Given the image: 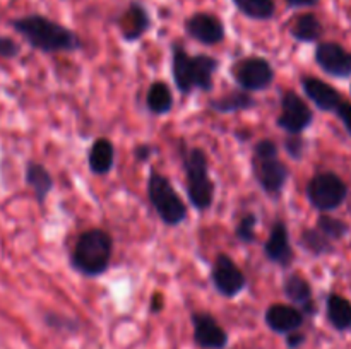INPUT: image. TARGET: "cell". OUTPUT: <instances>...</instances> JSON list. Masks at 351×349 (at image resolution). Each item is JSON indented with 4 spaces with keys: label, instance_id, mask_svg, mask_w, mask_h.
I'll return each instance as SVG.
<instances>
[{
    "label": "cell",
    "instance_id": "6da1fadb",
    "mask_svg": "<svg viewBox=\"0 0 351 349\" xmlns=\"http://www.w3.org/2000/svg\"><path fill=\"white\" fill-rule=\"evenodd\" d=\"M10 27L41 53H74L82 48V41L75 31L43 14H26L10 19Z\"/></svg>",
    "mask_w": 351,
    "mask_h": 349
},
{
    "label": "cell",
    "instance_id": "7a4b0ae2",
    "mask_svg": "<svg viewBox=\"0 0 351 349\" xmlns=\"http://www.w3.org/2000/svg\"><path fill=\"white\" fill-rule=\"evenodd\" d=\"M171 50V77L178 92L184 96L194 91L209 92L215 88V74L219 70V60L211 55H189L180 41H173Z\"/></svg>",
    "mask_w": 351,
    "mask_h": 349
},
{
    "label": "cell",
    "instance_id": "3957f363",
    "mask_svg": "<svg viewBox=\"0 0 351 349\" xmlns=\"http://www.w3.org/2000/svg\"><path fill=\"white\" fill-rule=\"evenodd\" d=\"M182 166L187 183V197L195 211H208L215 202L216 183L209 171V157L202 147L187 146L184 139L178 140Z\"/></svg>",
    "mask_w": 351,
    "mask_h": 349
},
{
    "label": "cell",
    "instance_id": "277c9868",
    "mask_svg": "<svg viewBox=\"0 0 351 349\" xmlns=\"http://www.w3.org/2000/svg\"><path fill=\"white\" fill-rule=\"evenodd\" d=\"M113 238L106 229L89 228L75 240L71 253V266L84 277H99L110 269Z\"/></svg>",
    "mask_w": 351,
    "mask_h": 349
},
{
    "label": "cell",
    "instance_id": "5b68a950",
    "mask_svg": "<svg viewBox=\"0 0 351 349\" xmlns=\"http://www.w3.org/2000/svg\"><path fill=\"white\" fill-rule=\"evenodd\" d=\"M147 198L161 222L167 226H178L187 219V204L173 188L171 181L156 170L149 171L147 178Z\"/></svg>",
    "mask_w": 351,
    "mask_h": 349
},
{
    "label": "cell",
    "instance_id": "8992f818",
    "mask_svg": "<svg viewBox=\"0 0 351 349\" xmlns=\"http://www.w3.org/2000/svg\"><path fill=\"white\" fill-rule=\"evenodd\" d=\"M305 194L315 211L331 212L345 204L348 185L335 171H321L308 180Z\"/></svg>",
    "mask_w": 351,
    "mask_h": 349
},
{
    "label": "cell",
    "instance_id": "52a82bcc",
    "mask_svg": "<svg viewBox=\"0 0 351 349\" xmlns=\"http://www.w3.org/2000/svg\"><path fill=\"white\" fill-rule=\"evenodd\" d=\"M232 74L240 89L247 92L266 91L273 86L274 79H276L274 67L264 57L242 58L233 65Z\"/></svg>",
    "mask_w": 351,
    "mask_h": 349
},
{
    "label": "cell",
    "instance_id": "ba28073f",
    "mask_svg": "<svg viewBox=\"0 0 351 349\" xmlns=\"http://www.w3.org/2000/svg\"><path fill=\"white\" fill-rule=\"evenodd\" d=\"M211 283L216 293L221 294L223 298L233 300L245 291L247 277L228 253L219 252L215 257L211 267Z\"/></svg>",
    "mask_w": 351,
    "mask_h": 349
},
{
    "label": "cell",
    "instance_id": "9c48e42d",
    "mask_svg": "<svg viewBox=\"0 0 351 349\" xmlns=\"http://www.w3.org/2000/svg\"><path fill=\"white\" fill-rule=\"evenodd\" d=\"M314 122V112L300 94L288 89L281 92V112L276 125L285 133H304Z\"/></svg>",
    "mask_w": 351,
    "mask_h": 349
},
{
    "label": "cell",
    "instance_id": "30bf717a",
    "mask_svg": "<svg viewBox=\"0 0 351 349\" xmlns=\"http://www.w3.org/2000/svg\"><path fill=\"white\" fill-rule=\"evenodd\" d=\"M250 166H252L254 180L263 188L264 194L269 197H280L288 178H290V168L280 159V156H252Z\"/></svg>",
    "mask_w": 351,
    "mask_h": 349
},
{
    "label": "cell",
    "instance_id": "8fae6325",
    "mask_svg": "<svg viewBox=\"0 0 351 349\" xmlns=\"http://www.w3.org/2000/svg\"><path fill=\"white\" fill-rule=\"evenodd\" d=\"M184 31L191 40L206 44V47H215V44L221 43L226 36L223 21L209 12H195L189 16L184 23Z\"/></svg>",
    "mask_w": 351,
    "mask_h": 349
},
{
    "label": "cell",
    "instance_id": "7c38bea8",
    "mask_svg": "<svg viewBox=\"0 0 351 349\" xmlns=\"http://www.w3.org/2000/svg\"><path fill=\"white\" fill-rule=\"evenodd\" d=\"M192 327H194V342L201 349H226L230 337L228 332L221 327L218 320L209 311H192Z\"/></svg>",
    "mask_w": 351,
    "mask_h": 349
},
{
    "label": "cell",
    "instance_id": "4fadbf2b",
    "mask_svg": "<svg viewBox=\"0 0 351 349\" xmlns=\"http://www.w3.org/2000/svg\"><path fill=\"white\" fill-rule=\"evenodd\" d=\"M315 64L336 79L351 77V51L335 41H322L315 48Z\"/></svg>",
    "mask_w": 351,
    "mask_h": 349
},
{
    "label": "cell",
    "instance_id": "5bb4252c",
    "mask_svg": "<svg viewBox=\"0 0 351 349\" xmlns=\"http://www.w3.org/2000/svg\"><path fill=\"white\" fill-rule=\"evenodd\" d=\"M264 255L269 262L288 269L295 260V250L291 245V236L288 224L283 219H276L273 222L267 235L266 243H264Z\"/></svg>",
    "mask_w": 351,
    "mask_h": 349
},
{
    "label": "cell",
    "instance_id": "9a60e30c",
    "mask_svg": "<svg viewBox=\"0 0 351 349\" xmlns=\"http://www.w3.org/2000/svg\"><path fill=\"white\" fill-rule=\"evenodd\" d=\"M117 26H119L120 36L123 41L136 43L151 29L153 21H151V14L144 3H141L139 0H130L129 7L117 19Z\"/></svg>",
    "mask_w": 351,
    "mask_h": 349
},
{
    "label": "cell",
    "instance_id": "2e32d148",
    "mask_svg": "<svg viewBox=\"0 0 351 349\" xmlns=\"http://www.w3.org/2000/svg\"><path fill=\"white\" fill-rule=\"evenodd\" d=\"M305 315L295 305L273 303L264 311V322L274 334L287 335L290 332L300 331L305 324Z\"/></svg>",
    "mask_w": 351,
    "mask_h": 349
},
{
    "label": "cell",
    "instance_id": "e0dca14e",
    "mask_svg": "<svg viewBox=\"0 0 351 349\" xmlns=\"http://www.w3.org/2000/svg\"><path fill=\"white\" fill-rule=\"evenodd\" d=\"M300 86L304 89L305 96L314 103V106L321 112H332L335 113L338 109V106L341 105L345 99H343L341 92L335 88V86L328 84L322 79L314 77V75H304L300 79Z\"/></svg>",
    "mask_w": 351,
    "mask_h": 349
},
{
    "label": "cell",
    "instance_id": "ac0fdd59",
    "mask_svg": "<svg viewBox=\"0 0 351 349\" xmlns=\"http://www.w3.org/2000/svg\"><path fill=\"white\" fill-rule=\"evenodd\" d=\"M283 294L291 305L298 307L305 317L317 315V303L314 300V291L311 283L302 274L290 272L283 281Z\"/></svg>",
    "mask_w": 351,
    "mask_h": 349
},
{
    "label": "cell",
    "instance_id": "d6986e66",
    "mask_svg": "<svg viewBox=\"0 0 351 349\" xmlns=\"http://www.w3.org/2000/svg\"><path fill=\"white\" fill-rule=\"evenodd\" d=\"M24 181L33 192L36 204L43 207L48 195L53 192L55 187V180L48 168L38 161H27L26 168H24Z\"/></svg>",
    "mask_w": 351,
    "mask_h": 349
},
{
    "label": "cell",
    "instance_id": "ffe728a7",
    "mask_svg": "<svg viewBox=\"0 0 351 349\" xmlns=\"http://www.w3.org/2000/svg\"><path fill=\"white\" fill-rule=\"evenodd\" d=\"M115 164V147L106 137H99L91 144L88 151V166L93 174L105 177L113 170Z\"/></svg>",
    "mask_w": 351,
    "mask_h": 349
},
{
    "label": "cell",
    "instance_id": "44dd1931",
    "mask_svg": "<svg viewBox=\"0 0 351 349\" xmlns=\"http://www.w3.org/2000/svg\"><path fill=\"white\" fill-rule=\"evenodd\" d=\"M257 101L252 96V92H247L243 89L240 91H230L226 94L219 96V98L209 99L208 106L216 113L221 115H230V113H240L247 112V109L256 108Z\"/></svg>",
    "mask_w": 351,
    "mask_h": 349
},
{
    "label": "cell",
    "instance_id": "7402d4cb",
    "mask_svg": "<svg viewBox=\"0 0 351 349\" xmlns=\"http://www.w3.org/2000/svg\"><path fill=\"white\" fill-rule=\"evenodd\" d=\"M288 33L298 43H317L324 34V26L315 14L305 12L291 21Z\"/></svg>",
    "mask_w": 351,
    "mask_h": 349
},
{
    "label": "cell",
    "instance_id": "603a6c76",
    "mask_svg": "<svg viewBox=\"0 0 351 349\" xmlns=\"http://www.w3.org/2000/svg\"><path fill=\"white\" fill-rule=\"evenodd\" d=\"M326 317L338 332L351 331V301L338 293H329L326 298Z\"/></svg>",
    "mask_w": 351,
    "mask_h": 349
},
{
    "label": "cell",
    "instance_id": "cb8c5ba5",
    "mask_svg": "<svg viewBox=\"0 0 351 349\" xmlns=\"http://www.w3.org/2000/svg\"><path fill=\"white\" fill-rule=\"evenodd\" d=\"M146 108L153 115H167L173 108V92L170 86L163 81H154L147 88L146 92Z\"/></svg>",
    "mask_w": 351,
    "mask_h": 349
},
{
    "label": "cell",
    "instance_id": "d4e9b609",
    "mask_svg": "<svg viewBox=\"0 0 351 349\" xmlns=\"http://www.w3.org/2000/svg\"><path fill=\"white\" fill-rule=\"evenodd\" d=\"M300 246L312 257H324L335 253V243L329 240L321 229L315 228H305L300 235Z\"/></svg>",
    "mask_w": 351,
    "mask_h": 349
},
{
    "label": "cell",
    "instance_id": "484cf974",
    "mask_svg": "<svg viewBox=\"0 0 351 349\" xmlns=\"http://www.w3.org/2000/svg\"><path fill=\"white\" fill-rule=\"evenodd\" d=\"M242 16L252 21H271L276 14L274 0H232Z\"/></svg>",
    "mask_w": 351,
    "mask_h": 349
},
{
    "label": "cell",
    "instance_id": "4316f807",
    "mask_svg": "<svg viewBox=\"0 0 351 349\" xmlns=\"http://www.w3.org/2000/svg\"><path fill=\"white\" fill-rule=\"evenodd\" d=\"M43 322L48 328L58 332V334H77L81 331V322L71 315L58 313V311H47L43 313Z\"/></svg>",
    "mask_w": 351,
    "mask_h": 349
},
{
    "label": "cell",
    "instance_id": "83f0119b",
    "mask_svg": "<svg viewBox=\"0 0 351 349\" xmlns=\"http://www.w3.org/2000/svg\"><path fill=\"white\" fill-rule=\"evenodd\" d=\"M317 228L332 242L343 240L350 231L348 222H345L339 218H335V216H329L328 212H321V216L317 218Z\"/></svg>",
    "mask_w": 351,
    "mask_h": 349
},
{
    "label": "cell",
    "instance_id": "f1b7e54d",
    "mask_svg": "<svg viewBox=\"0 0 351 349\" xmlns=\"http://www.w3.org/2000/svg\"><path fill=\"white\" fill-rule=\"evenodd\" d=\"M259 218L254 212H245L235 226V236L243 245H252L256 242V228Z\"/></svg>",
    "mask_w": 351,
    "mask_h": 349
},
{
    "label": "cell",
    "instance_id": "f546056e",
    "mask_svg": "<svg viewBox=\"0 0 351 349\" xmlns=\"http://www.w3.org/2000/svg\"><path fill=\"white\" fill-rule=\"evenodd\" d=\"M285 151L295 161H300L305 154V139L302 133H287L285 137Z\"/></svg>",
    "mask_w": 351,
    "mask_h": 349
},
{
    "label": "cell",
    "instance_id": "4dcf8cb0",
    "mask_svg": "<svg viewBox=\"0 0 351 349\" xmlns=\"http://www.w3.org/2000/svg\"><path fill=\"white\" fill-rule=\"evenodd\" d=\"M21 55V44L14 38L0 34V58L3 60H14Z\"/></svg>",
    "mask_w": 351,
    "mask_h": 349
},
{
    "label": "cell",
    "instance_id": "1f68e13d",
    "mask_svg": "<svg viewBox=\"0 0 351 349\" xmlns=\"http://www.w3.org/2000/svg\"><path fill=\"white\" fill-rule=\"evenodd\" d=\"M252 156H259V157L280 156V147H278V144L274 142L273 139H261L259 142L254 146Z\"/></svg>",
    "mask_w": 351,
    "mask_h": 349
},
{
    "label": "cell",
    "instance_id": "d6a6232c",
    "mask_svg": "<svg viewBox=\"0 0 351 349\" xmlns=\"http://www.w3.org/2000/svg\"><path fill=\"white\" fill-rule=\"evenodd\" d=\"M156 151L158 149L153 144H137L134 147V157H136L137 163H146V161H149L156 154Z\"/></svg>",
    "mask_w": 351,
    "mask_h": 349
},
{
    "label": "cell",
    "instance_id": "836d02e7",
    "mask_svg": "<svg viewBox=\"0 0 351 349\" xmlns=\"http://www.w3.org/2000/svg\"><path fill=\"white\" fill-rule=\"evenodd\" d=\"M335 113L336 116L341 120V123L345 125V129L348 130V133L351 135V103L345 99V101L338 106V109H336Z\"/></svg>",
    "mask_w": 351,
    "mask_h": 349
},
{
    "label": "cell",
    "instance_id": "e575fe53",
    "mask_svg": "<svg viewBox=\"0 0 351 349\" xmlns=\"http://www.w3.org/2000/svg\"><path fill=\"white\" fill-rule=\"evenodd\" d=\"M305 342H307V335L300 331L290 332V334L285 335V344H287L288 349H300Z\"/></svg>",
    "mask_w": 351,
    "mask_h": 349
},
{
    "label": "cell",
    "instance_id": "d590c367",
    "mask_svg": "<svg viewBox=\"0 0 351 349\" xmlns=\"http://www.w3.org/2000/svg\"><path fill=\"white\" fill-rule=\"evenodd\" d=\"M321 0H285L288 9H308V7H317Z\"/></svg>",
    "mask_w": 351,
    "mask_h": 349
},
{
    "label": "cell",
    "instance_id": "8d00e7d4",
    "mask_svg": "<svg viewBox=\"0 0 351 349\" xmlns=\"http://www.w3.org/2000/svg\"><path fill=\"white\" fill-rule=\"evenodd\" d=\"M163 308H165V296L160 293H154L153 298H151V301H149V311L151 313L158 315L163 311Z\"/></svg>",
    "mask_w": 351,
    "mask_h": 349
}]
</instances>
